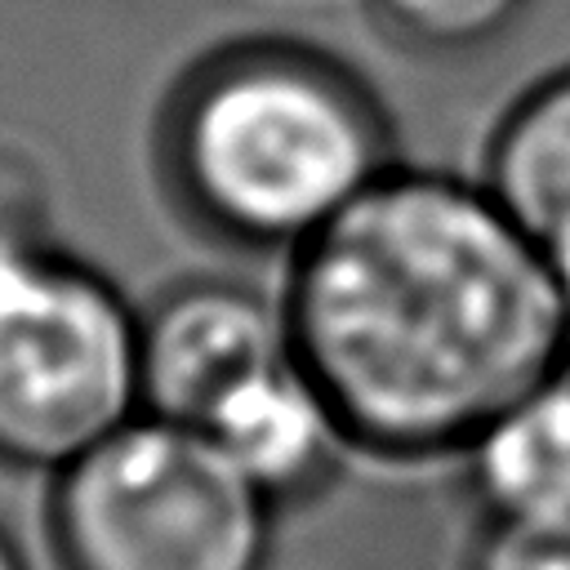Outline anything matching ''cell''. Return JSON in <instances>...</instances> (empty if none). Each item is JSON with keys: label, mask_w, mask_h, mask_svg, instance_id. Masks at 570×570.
Returning a JSON list of instances; mask_svg holds the SVG:
<instances>
[{"label": "cell", "mask_w": 570, "mask_h": 570, "mask_svg": "<svg viewBox=\"0 0 570 570\" xmlns=\"http://www.w3.org/2000/svg\"><path fill=\"white\" fill-rule=\"evenodd\" d=\"M276 294L352 454L387 468L459 463L570 365V294L476 174L396 160L285 258Z\"/></svg>", "instance_id": "obj_1"}, {"label": "cell", "mask_w": 570, "mask_h": 570, "mask_svg": "<svg viewBox=\"0 0 570 570\" xmlns=\"http://www.w3.org/2000/svg\"><path fill=\"white\" fill-rule=\"evenodd\" d=\"M379 89L303 36H240L169 89L156 165L209 240L289 258L396 165Z\"/></svg>", "instance_id": "obj_2"}, {"label": "cell", "mask_w": 570, "mask_h": 570, "mask_svg": "<svg viewBox=\"0 0 570 570\" xmlns=\"http://www.w3.org/2000/svg\"><path fill=\"white\" fill-rule=\"evenodd\" d=\"M142 414V307L0 218V468L53 476Z\"/></svg>", "instance_id": "obj_3"}, {"label": "cell", "mask_w": 570, "mask_h": 570, "mask_svg": "<svg viewBox=\"0 0 570 570\" xmlns=\"http://www.w3.org/2000/svg\"><path fill=\"white\" fill-rule=\"evenodd\" d=\"M281 508L200 432L138 414L49 476L58 570H272Z\"/></svg>", "instance_id": "obj_4"}, {"label": "cell", "mask_w": 570, "mask_h": 570, "mask_svg": "<svg viewBox=\"0 0 570 570\" xmlns=\"http://www.w3.org/2000/svg\"><path fill=\"white\" fill-rule=\"evenodd\" d=\"M289 356L281 294L236 276H183L142 307V414L200 432Z\"/></svg>", "instance_id": "obj_5"}, {"label": "cell", "mask_w": 570, "mask_h": 570, "mask_svg": "<svg viewBox=\"0 0 570 570\" xmlns=\"http://www.w3.org/2000/svg\"><path fill=\"white\" fill-rule=\"evenodd\" d=\"M200 436H209L281 512L330 490L352 454L330 401L298 356L240 387Z\"/></svg>", "instance_id": "obj_6"}, {"label": "cell", "mask_w": 570, "mask_h": 570, "mask_svg": "<svg viewBox=\"0 0 570 570\" xmlns=\"http://www.w3.org/2000/svg\"><path fill=\"white\" fill-rule=\"evenodd\" d=\"M476 178L570 294V62L517 89L494 116Z\"/></svg>", "instance_id": "obj_7"}, {"label": "cell", "mask_w": 570, "mask_h": 570, "mask_svg": "<svg viewBox=\"0 0 570 570\" xmlns=\"http://www.w3.org/2000/svg\"><path fill=\"white\" fill-rule=\"evenodd\" d=\"M459 468L481 517H570V365L494 414Z\"/></svg>", "instance_id": "obj_8"}, {"label": "cell", "mask_w": 570, "mask_h": 570, "mask_svg": "<svg viewBox=\"0 0 570 570\" xmlns=\"http://www.w3.org/2000/svg\"><path fill=\"white\" fill-rule=\"evenodd\" d=\"M530 0H365L383 40L414 58H468L503 40Z\"/></svg>", "instance_id": "obj_9"}, {"label": "cell", "mask_w": 570, "mask_h": 570, "mask_svg": "<svg viewBox=\"0 0 570 570\" xmlns=\"http://www.w3.org/2000/svg\"><path fill=\"white\" fill-rule=\"evenodd\" d=\"M463 570H570V517H481Z\"/></svg>", "instance_id": "obj_10"}, {"label": "cell", "mask_w": 570, "mask_h": 570, "mask_svg": "<svg viewBox=\"0 0 570 570\" xmlns=\"http://www.w3.org/2000/svg\"><path fill=\"white\" fill-rule=\"evenodd\" d=\"M0 570H27V566H22V552H18V543H13L4 530H0Z\"/></svg>", "instance_id": "obj_11"}]
</instances>
